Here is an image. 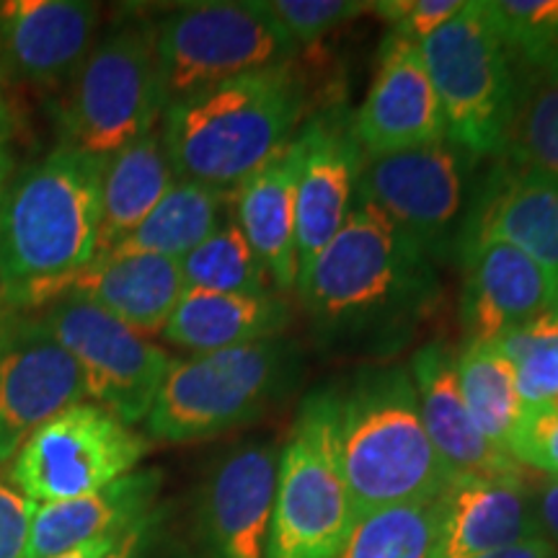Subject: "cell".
<instances>
[{"mask_svg":"<svg viewBox=\"0 0 558 558\" xmlns=\"http://www.w3.org/2000/svg\"><path fill=\"white\" fill-rule=\"evenodd\" d=\"M186 284L177 259L150 254L99 256L70 282L65 295H78L122 320L140 337L160 333L177 311Z\"/></svg>","mask_w":558,"mask_h":558,"instance_id":"22","label":"cell"},{"mask_svg":"<svg viewBox=\"0 0 558 558\" xmlns=\"http://www.w3.org/2000/svg\"><path fill=\"white\" fill-rule=\"evenodd\" d=\"M295 220L300 269L329 243L357 205L362 153L352 111L333 107L298 130Z\"/></svg>","mask_w":558,"mask_h":558,"instance_id":"16","label":"cell"},{"mask_svg":"<svg viewBox=\"0 0 558 558\" xmlns=\"http://www.w3.org/2000/svg\"><path fill=\"white\" fill-rule=\"evenodd\" d=\"M305 109L308 90L290 62L173 101L158 128L179 181L235 192L292 143Z\"/></svg>","mask_w":558,"mask_h":558,"instance_id":"3","label":"cell"},{"mask_svg":"<svg viewBox=\"0 0 558 558\" xmlns=\"http://www.w3.org/2000/svg\"><path fill=\"white\" fill-rule=\"evenodd\" d=\"M437 499L360 514L337 558H432Z\"/></svg>","mask_w":558,"mask_h":558,"instance_id":"31","label":"cell"},{"mask_svg":"<svg viewBox=\"0 0 558 558\" xmlns=\"http://www.w3.org/2000/svg\"><path fill=\"white\" fill-rule=\"evenodd\" d=\"M122 535H124V530H117V533H107V535H101V538H94V541L83 543V546H78V548L65 550V554L52 556V558H104L111 548L117 546V541H120Z\"/></svg>","mask_w":558,"mask_h":558,"instance_id":"41","label":"cell"},{"mask_svg":"<svg viewBox=\"0 0 558 558\" xmlns=\"http://www.w3.org/2000/svg\"><path fill=\"white\" fill-rule=\"evenodd\" d=\"M352 130L365 156H390L448 140L435 86L414 41L386 34L365 101L352 111Z\"/></svg>","mask_w":558,"mask_h":558,"instance_id":"17","label":"cell"},{"mask_svg":"<svg viewBox=\"0 0 558 558\" xmlns=\"http://www.w3.org/2000/svg\"><path fill=\"white\" fill-rule=\"evenodd\" d=\"M476 163L450 140L424 148L362 156L357 199L378 207L432 262L456 254L476 194Z\"/></svg>","mask_w":558,"mask_h":558,"instance_id":"10","label":"cell"},{"mask_svg":"<svg viewBox=\"0 0 558 558\" xmlns=\"http://www.w3.org/2000/svg\"><path fill=\"white\" fill-rule=\"evenodd\" d=\"M558 179V81L522 88L505 156Z\"/></svg>","mask_w":558,"mask_h":558,"instance_id":"33","label":"cell"},{"mask_svg":"<svg viewBox=\"0 0 558 558\" xmlns=\"http://www.w3.org/2000/svg\"><path fill=\"white\" fill-rule=\"evenodd\" d=\"M233 194L235 192L194 184V181H177L166 192V197L153 207L148 218L107 254H150L177 262L184 259L190 251L233 218Z\"/></svg>","mask_w":558,"mask_h":558,"instance_id":"27","label":"cell"},{"mask_svg":"<svg viewBox=\"0 0 558 558\" xmlns=\"http://www.w3.org/2000/svg\"><path fill=\"white\" fill-rule=\"evenodd\" d=\"M333 445L357 518L435 501L452 478L432 448L416 388L401 365L365 369L333 390Z\"/></svg>","mask_w":558,"mask_h":558,"instance_id":"4","label":"cell"},{"mask_svg":"<svg viewBox=\"0 0 558 558\" xmlns=\"http://www.w3.org/2000/svg\"><path fill=\"white\" fill-rule=\"evenodd\" d=\"M484 241L522 251L558 282V179L497 158L476 184L456 254Z\"/></svg>","mask_w":558,"mask_h":558,"instance_id":"18","label":"cell"},{"mask_svg":"<svg viewBox=\"0 0 558 558\" xmlns=\"http://www.w3.org/2000/svg\"><path fill=\"white\" fill-rule=\"evenodd\" d=\"M13 177V156L11 150L0 153V207H3V194H5V186H9V181Z\"/></svg>","mask_w":558,"mask_h":558,"instance_id":"43","label":"cell"},{"mask_svg":"<svg viewBox=\"0 0 558 558\" xmlns=\"http://www.w3.org/2000/svg\"><path fill=\"white\" fill-rule=\"evenodd\" d=\"M37 313L78 362L88 399L130 427L145 422L171 369L169 352L78 295L54 298Z\"/></svg>","mask_w":558,"mask_h":558,"instance_id":"12","label":"cell"},{"mask_svg":"<svg viewBox=\"0 0 558 558\" xmlns=\"http://www.w3.org/2000/svg\"><path fill=\"white\" fill-rule=\"evenodd\" d=\"M295 349L282 337L173 360L160 386L145 437L199 442L256 422L292 383Z\"/></svg>","mask_w":558,"mask_h":558,"instance_id":"6","label":"cell"},{"mask_svg":"<svg viewBox=\"0 0 558 558\" xmlns=\"http://www.w3.org/2000/svg\"><path fill=\"white\" fill-rule=\"evenodd\" d=\"M295 290L324 339H383L424 316L437 298V275L396 222L357 199L339 233L300 269Z\"/></svg>","mask_w":558,"mask_h":558,"instance_id":"2","label":"cell"},{"mask_svg":"<svg viewBox=\"0 0 558 558\" xmlns=\"http://www.w3.org/2000/svg\"><path fill=\"white\" fill-rule=\"evenodd\" d=\"M37 505L0 481V558H26Z\"/></svg>","mask_w":558,"mask_h":558,"instance_id":"38","label":"cell"},{"mask_svg":"<svg viewBox=\"0 0 558 558\" xmlns=\"http://www.w3.org/2000/svg\"><path fill=\"white\" fill-rule=\"evenodd\" d=\"M554 311L558 313V292H556V303H554Z\"/></svg>","mask_w":558,"mask_h":558,"instance_id":"45","label":"cell"},{"mask_svg":"<svg viewBox=\"0 0 558 558\" xmlns=\"http://www.w3.org/2000/svg\"><path fill=\"white\" fill-rule=\"evenodd\" d=\"M541 533L525 476H452L437 499L432 558H478Z\"/></svg>","mask_w":558,"mask_h":558,"instance_id":"20","label":"cell"},{"mask_svg":"<svg viewBox=\"0 0 558 558\" xmlns=\"http://www.w3.org/2000/svg\"><path fill=\"white\" fill-rule=\"evenodd\" d=\"M298 140L251 173L233 194V220L269 271L277 292L288 295L300 277L295 220Z\"/></svg>","mask_w":558,"mask_h":558,"instance_id":"23","label":"cell"},{"mask_svg":"<svg viewBox=\"0 0 558 558\" xmlns=\"http://www.w3.org/2000/svg\"><path fill=\"white\" fill-rule=\"evenodd\" d=\"M256 3L288 34L298 50L316 45L339 26L369 11V3H357V0H256Z\"/></svg>","mask_w":558,"mask_h":558,"instance_id":"34","label":"cell"},{"mask_svg":"<svg viewBox=\"0 0 558 558\" xmlns=\"http://www.w3.org/2000/svg\"><path fill=\"white\" fill-rule=\"evenodd\" d=\"M292 324L290 300L271 295H222L184 290L160 337L192 354L220 352L279 339Z\"/></svg>","mask_w":558,"mask_h":558,"instance_id":"25","label":"cell"},{"mask_svg":"<svg viewBox=\"0 0 558 558\" xmlns=\"http://www.w3.org/2000/svg\"><path fill=\"white\" fill-rule=\"evenodd\" d=\"M104 558H202L173 527L169 507H153L124 530L117 546Z\"/></svg>","mask_w":558,"mask_h":558,"instance_id":"35","label":"cell"},{"mask_svg":"<svg viewBox=\"0 0 558 558\" xmlns=\"http://www.w3.org/2000/svg\"><path fill=\"white\" fill-rule=\"evenodd\" d=\"M101 11L81 0L0 3V88H65L99 39Z\"/></svg>","mask_w":558,"mask_h":558,"instance_id":"15","label":"cell"},{"mask_svg":"<svg viewBox=\"0 0 558 558\" xmlns=\"http://www.w3.org/2000/svg\"><path fill=\"white\" fill-rule=\"evenodd\" d=\"M86 399L78 362L39 313L11 311L0 357V463H9L34 429Z\"/></svg>","mask_w":558,"mask_h":558,"instance_id":"13","label":"cell"},{"mask_svg":"<svg viewBox=\"0 0 558 558\" xmlns=\"http://www.w3.org/2000/svg\"><path fill=\"white\" fill-rule=\"evenodd\" d=\"M409 375L432 448L452 476H525L518 460L488 442L473 422L458 388L452 352L442 344H424L411 357Z\"/></svg>","mask_w":558,"mask_h":558,"instance_id":"21","label":"cell"},{"mask_svg":"<svg viewBox=\"0 0 558 558\" xmlns=\"http://www.w3.org/2000/svg\"><path fill=\"white\" fill-rule=\"evenodd\" d=\"M465 0H378L369 3V13L380 16L396 37L422 45L432 34L448 26Z\"/></svg>","mask_w":558,"mask_h":558,"instance_id":"37","label":"cell"},{"mask_svg":"<svg viewBox=\"0 0 558 558\" xmlns=\"http://www.w3.org/2000/svg\"><path fill=\"white\" fill-rule=\"evenodd\" d=\"M186 290L222 292V295H271L277 292L269 271L230 218L207 241L179 259ZM282 295V292H279Z\"/></svg>","mask_w":558,"mask_h":558,"instance_id":"30","label":"cell"},{"mask_svg":"<svg viewBox=\"0 0 558 558\" xmlns=\"http://www.w3.org/2000/svg\"><path fill=\"white\" fill-rule=\"evenodd\" d=\"M163 114L156 24L122 16L94 41L54 107L60 145L107 160L158 128Z\"/></svg>","mask_w":558,"mask_h":558,"instance_id":"5","label":"cell"},{"mask_svg":"<svg viewBox=\"0 0 558 558\" xmlns=\"http://www.w3.org/2000/svg\"><path fill=\"white\" fill-rule=\"evenodd\" d=\"M357 522L333 445V390L300 407L279 450L267 558H337Z\"/></svg>","mask_w":558,"mask_h":558,"instance_id":"8","label":"cell"},{"mask_svg":"<svg viewBox=\"0 0 558 558\" xmlns=\"http://www.w3.org/2000/svg\"><path fill=\"white\" fill-rule=\"evenodd\" d=\"M478 558H558V546L546 535H535V538L512 543V546L488 550Z\"/></svg>","mask_w":558,"mask_h":558,"instance_id":"40","label":"cell"},{"mask_svg":"<svg viewBox=\"0 0 558 558\" xmlns=\"http://www.w3.org/2000/svg\"><path fill=\"white\" fill-rule=\"evenodd\" d=\"M163 109L197 90L295 62L300 50L256 0L186 3L156 24Z\"/></svg>","mask_w":558,"mask_h":558,"instance_id":"9","label":"cell"},{"mask_svg":"<svg viewBox=\"0 0 558 558\" xmlns=\"http://www.w3.org/2000/svg\"><path fill=\"white\" fill-rule=\"evenodd\" d=\"M535 509H538L541 533L558 546V478H548L535 492Z\"/></svg>","mask_w":558,"mask_h":558,"instance_id":"39","label":"cell"},{"mask_svg":"<svg viewBox=\"0 0 558 558\" xmlns=\"http://www.w3.org/2000/svg\"><path fill=\"white\" fill-rule=\"evenodd\" d=\"M11 311H13V308H3V305H0V357H3V349H5V337H9Z\"/></svg>","mask_w":558,"mask_h":558,"instance_id":"44","label":"cell"},{"mask_svg":"<svg viewBox=\"0 0 558 558\" xmlns=\"http://www.w3.org/2000/svg\"><path fill=\"white\" fill-rule=\"evenodd\" d=\"M279 448L267 439L222 452L199 492L197 530L207 558H267Z\"/></svg>","mask_w":558,"mask_h":558,"instance_id":"14","label":"cell"},{"mask_svg":"<svg viewBox=\"0 0 558 558\" xmlns=\"http://www.w3.org/2000/svg\"><path fill=\"white\" fill-rule=\"evenodd\" d=\"M148 448L135 427L83 401L32 432L11 458L9 478L34 505L65 501L128 476Z\"/></svg>","mask_w":558,"mask_h":558,"instance_id":"11","label":"cell"},{"mask_svg":"<svg viewBox=\"0 0 558 558\" xmlns=\"http://www.w3.org/2000/svg\"><path fill=\"white\" fill-rule=\"evenodd\" d=\"M99 160L54 145L13 171L0 207V305L41 311L96 259Z\"/></svg>","mask_w":558,"mask_h":558,"instance_id":"1","label":"cell"},{"mask_svg":"<svg viewBox=\"0 0 558 558\" xmlns=\"http://www.w3.org/2000/svg\"><path fill=\"white\" fill-rule=\"evenodd\" d=\"M160 128L114 153L101 169V226L96 256L107 254L153 213L177 184Z\"/></svg>","mask_w":558,"mask_h":558,"instance_id":"26","label":"cell"},{"mask_svg":"<svg viewBox=\"0 0 558 558\" xmlns=\"http://www.w3.org/2000/svg\"><path fill=\"white\" fill-rule=\"evenodd\" d=\"M494 344L512 362L522 407L558 409V313H543Z\"/></svg>","mask_w":558,"mask_h":558,"instance_id":"32","label":"cell"},{"mask_svg":"<svg viewBox=\"0 0 558 558\" xmlns=\"http://www.w3.org/2000/svg\"><path fill=\"white\" fill-rule=\"evenodd\" d=\"M509 456L525 471L558 478V409L522 407V416L509 442Z\"/></svg>","mask_w":558,"mask_h":558,"instance_id":"36","label":"cell"},{"mask_svg":"<svg viewBox=\"0 0 558 558\" xmlns=\"http://www.w3.org/2000/svg\"><path fill=\"white\" fill-rule=\"evenodd\" d=\"M458 259L465 269L460 320L469 341H499L554 311L558 282L522 251L484 241Z\"/></svg>","mask_w":558,"mask_h":558,"instance_id":"19","label":"cell"},{"mask_svg":"<svg viewBox=\"0 0 558 558\" xmlns=\"http://www.w3.org/2000/svg\"><path fill=\"white\" fill-rule=\"evenodd\" d=\"M160 486L163 473L145 469L132 471L99 492L37 505L26 558H52L107 533L128 530L156 507Z\"/></svg>","mask_w":558,"mask_h":558,"instance_id":"24","label":"cell"},{"mask_svg":"<svg viewBox=\"0 0 558 558\" xmlns=\"http://www.w3.org/2000/svg\"><path fill=\"white\" fill-rule=\"evenodd\" d=\"M520 75V88L558 81V0H484Z\"/></svg>","mask_w":558,"mask_h":558,"instance_id":"29","label":"cell"},{"mask_svg":"<svg viewBox=\"0 0 558 558\" xmlns=\"http://www.w3.org/2000/svg\"><path fill=\"white\" fill-rule=\"evenodd\" d=\"M452 365L476 427L509 456V442L522 416L512 362L494 341H465V347L452 354Z\"/></svg>","mask_w":558,"mask_h":558,"instance_id":"28","label":"cell"},{"mask_svg":"<svg viewBox=\"0 0 558 558\" xmlns=\"http://www.w3.org/2000/svg\"><path fill=\"white\" fill-rule=\"evenodd\" d=\"M418 52L450 143L478 160L505 156L522 88L484 0H465V9L424 39Z\"/></svg>","mask_w":558,"mask_h":558,"instance_id":"7","label":"cell"},{"mask_svg":"<svg viewBox=\"0 0 558 558\" xmlns=\"http://www.w3.org/2000/svg\"><path fill=\"white\" fill-rule=\"evenodd\" d=\"M13 130H16V117H13L9 99L0 94V153L9 150V140L13 137Z\"/></svg>","mask_w":558,"mask_h":558,"instance_id":"42","label":"cell"}]
</instances>
